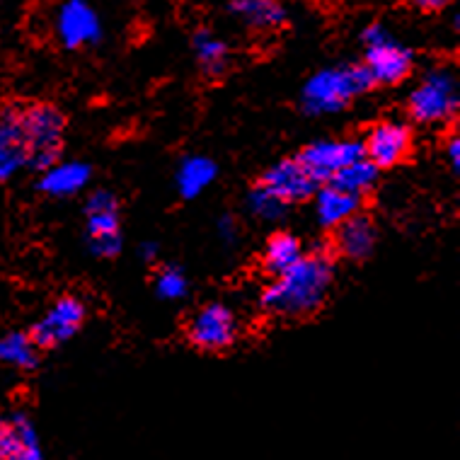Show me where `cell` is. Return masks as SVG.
Returning a JSON list of instances; mask_svg holds the SVG:
<instances>
[{
  "label": "cell",
  "mask_w": 460,
  "mask_h": 460,
  "mask_svg": "<svg viewBox=\"0 0 460 460\" xmlns=\"http://www.w3.org/2000/svg\"><path fill=\"white\" fill-rule=\"evenodd\" d=\"M364 158V146L358 141H315L298 155L301 165L320 182H330L334 172Z\"/></svg>",
  "instance_id": "8fae6325"
},
{
  "label": "cell",
  "mask_w": 460,
  "mask_h": 460,
  "mask_svg": "<svg viewBox=\"0 0 460 460\" xmlns=\"http://www.w3.org/2000/svg\"><path fill=\"white\" fill-rule=\"evenodd\" d=\"M332 260L323 250L281 271L262 294V308L277 318L298 320L318 313L332 286Z\"/></svg>",
  "instance_id": "6da1fadb"
},
{
  "label": "cell",
  "mask_w": 460,
  "mask_h": 460,
  "mask_svg": "<svg viewBox=\"0 0 460 460\" xmlns=\"http://www.w3.org/2000/svg\"><path fill=\"white\" fill-rule=\"evenodd\" d=\"M448 160H451L453 170L458 172V167H460V138L458 136H453L451 141H448Z\"/></svg>",
  "instance_id": "4316f807"
},
{
  "label": "cell",
  "mask_w": 460,
  "mask_h": 460,
  "mask_svg": "<svg viewBox=\"0 0 460 460\" xmlns=\"http://www.w3.org/2000/svg\"><path fill=\"white\" fill-rule=\"evenodd\" d=\"M218 167L207 155H190L184 158L177 167V191L182 194V199H197L201 197V191H207L214 184Z\"/></svg>",
  "instance_id": "e0dca14e"
},
{
  "label": "cell",
  "mask_w": 460,
  "mask_h": 460,
  "mask_svg": "<svg viewBox=\"0 0 460 460\" xmlns=\"http://www.w3.org/2000/svg\"><path fill=\"white\" fill-rule=\"evenodd\" d=\"M141 257L146 260V262H153V260L158 257V245H155V243H143Z\"/></svg>",
  "instance_id": "f1b7e54d"
},
{
  "label": "cell",
  "mask_w": 460,
  "mask_h": 460,
  "mask_svg": "<svg viewBox=\"0 0 460 460\" xmlns=\"http://www.w3.org/2000/svg\"><path fill=\"white\" fill-rule=\"evenodd\" d=\"M190 291V281L180 267H165L155 279V294L163 301H180Z\"/></svg>",
  "instance_id": "d4e9b609"
},
{
  "label": "cell",
  "mask_w": 460,
  "mask_h": 460,
  "mask_svg": "<svg viewBox=\"0 0 460 460\" xmlns=\"http://www.w3.org/2000/svg\"><path fill=\"white\" fill-rule=\"evenodd\" d=\"M373 88V80L364 66H337L310 75L303 85L301 104L313 117L344 110L354 97Z\"/></svg>",
  "instance_id": "7a4b0ae2"
},
{
  "label": "cell",
  "mask_w": 460,
  "mask_h": 460,
  "mask_svg": "<svg viewBox=\"0 0 460 460\" xmlns=\"http://www.w3.org/2000/svg\"><path fill=\"white\" fill-rule=\"evenodd\" d=\"M37 344L24 332H8L0 337V364L13 366L20 371H32L40 364Z\"/></svg>",
  "instance_id": "d6986e66"
},
{
  "label": "cell",
  "mask_w": 460,
  "mask_h": 460,
  "mask_svg": "<svg viewBox=\"0 0 460 460\" xmlns=\"http://www.w3.org/2000/svg\"><path fill=\"white\" fill-rule=\"evenodd\" d=\"M376 240H378V233H376L371 218L357 214L347 218L341 226H337L334 247L347 260H366L373 252Z\"/></svg>",
  "instance_id": "5bb4252c"
},
{
  "label": "cell",
  "mask_w": 460,
  "mask_h": 460,
  "mask_svg": "<svg viewBox=\"0 0 460 460\" xmlns=\"http://www.w3.org/2000/svg\"><path fill=\"white\" fill-rule=\"evenodd\" d=\"M85 320V305L73 296L56 301L32 327V341L41 349H54L71 337H75Z\"/></svg>",
  "instance_id": "52a82bcc"
},
{
  "label": "cell",
  "mask_w": 460,
  "mask_h": 460,
  "mask_svg": "<svg viewBox=\"0 0 460 460\" xmlns=\"http://www.w3.org/2000/svg\"><path fill=\"white\" fill-rule=\"evenodd\" d=\"M22 127L30 146V167L44 172L58 163L64 143L66 117L54 104H34L22 110Z\"/></svg>",
  "instance_id": "3957f363"
},
{
  "label": "cell",
  "mask_w": 460,
  "mask_h": 460,
  "mask_svg": "<svg viewBox=\"0 0 460 460\" xmlns=\"http://www.w3.org/2000/svg\"><path fill=\"white\" fill-rule=\"evenodd\" d=\"M262 187H267L284 204H294V201H305L313 197L318 191V180L310 175L298 158L281 160L264 172Z\"/></svg>",
  "instance_id": "4fadbf2b"
},
{
  "label": "cell",
  "mask_w": 460,
  "mask_h": 460,
  "mask_svg": "<svg viewBox=\"0 0 460 460\" xmlns=\"http://www.w3.org/2000/svg\"><path fill=\"white\" fill-rule=\"evenodd\" d=\"M10 421H13V427H15L17 437H20V446H17L10 456H5V458L0 460H44L40 434H37L32 420L24 412H15L10 417Z\"/></svg>",
  "instance_id": "603a6c76"
},
{
  "label": "cell",
  "mask_w": 460,
  "mask_h": 460,
  "mask_svg": "<svg viewBox=\"0 0 460 460\" xmlns=\"http://www.w3.org/2000/svg\"><path fill=\"white\" fill-rule=\"evenodd\" d=\"M90 182V165L85 163H56L47 167L40 177V190L49 197L66 199L78 194Z\"/></svg>",
  "instance_id": "9a60e30c"
},
{
  "label": "cell",
  "mask_w": 460,
  "mask_h": 460,
  "mask_svg": "<svg viewBox=\"0 0 460 460\" xmlns=\"http://www.w3.org/2000/svg\"><path fill=\"white\" fill-rule=\"evenodd\" d=\"M218 230H221V238L226 243H235V238H238V226H235L233 216H223L221 223H218Z\"/></svg>",
  "instance_id": "484cf974"
},
{
  "label": "cell",
  "mask_w": 460,
  "mask_h": 460,
  "mask_svg": "<svg viewBox=\"0 0 460 460\" xmlns=\"http://www.w3.org/2000/svg\"><path fill=\"white\" fill-rule=\"evenodd\" d=\"M194 54H197V61L201 66V71L216 78L226 71V64H228V47L226 41H221L218 37H214L207 30L194 34Z\"/></svg>",
  "instance_id": "7402d4cb"
},
{
  "label": "cell",
  "mask_w": 460,
  "mask_h": 460,
  "mask_svg": "<svg viewBox=\"0 0 460 460\" xmlns=\"http://www.w3.org/2000/svg\"><path fill=\"white\" fill-rule=\"evenodd\" d=\"M315 194H318L315 214H318L320 226H325V228H337L347 218L357 216L358 208H361V199L337 190V187H330V184L315 191Z\"/></svg>",
  "instance_id": "2e32d148"
},
{
  "label": "cell",
  "mask_w": 460,
  "mask_h": 460,
  "mask_svg": "<svg viewBox=\"0 0 460 460\" xmlns=\"http://www.w3.org/2000/svg\"><path fill=\"white\" fill-rule=\"evenodd\" d=\"M88 240L97 257H114L121 250L119 201L111 191H95L88 199Z\"/></svg>",
  "instance_id": "8992f818"
},
{
  "label": "cell",
  "mask_w": 460,
  "mask_h": 460,
  "mask_svg": "<svg viewBox=\"0 0 460 460\" xmlns=\"http://www.w3.org/2000/svg\"><path fill=\"white\" fill-rule=\"evenodd\" d=\"M364 146V158L378 167H395L410 155L412 131L400 121H381L368 131Z\"/></svg>",
  "instance_id": "30bf717a"
},
{
  "label": "cell",
  "mask_w": 460,
  "mask_h": 460,
  "mask_svg": "<svg viewBox=\"0 0 460 460\" xmlns=\"http://www.w3.org/2000/svg\"><path fill=\"white\" fill-rule=\"evenodd\" d=\"M247 208L250 214L257 216L260 221H279L286 216V204L279 197H274L267 187L257 184L250 194H247Z\"/></svg>",
  "instance_id": "cb8c5ba5"
},
{
  "label": "cell",
  "mask_w": 460,
  "mask_h": 460,
  "mask_svg": "<svg viewBox=\"0 0 460 460\" xmlns=\"http://www.w3.org/2000/svg\"><path fill=\"white\" fill-rule=\"evenodd\" d=\"M458 78L448 68L429 71L410 95V114L420 124H441L453 119L458 114Z\"/></svg>",
  "instance_id": "5b68a950"
},
{
  "label": "cell",
  "mask_w": 460,
  "mask_h": 460,
  "mask_svg": "<svg viewBox=\"0 0 460 460\" xmlns=\"http://www.w3.org/2000/svg\"><path fill=\"white\" fill-rule=\"evenodd\" d=\"M56 34L66 49H80L102 40V24L88 0H66L56 13Z\"/></svg>",
  "instance_id": "9c48e42d"
},
{
  "label": "cell",
  "mask_w": 460,
  "mask_h": 460,
  "mask_svg": "<svg viewBox=\"0 0 460 460\" xmlns=\"http://www.w3.org/2000/svg\"><path fill=\"white\" fill-rule=\"evenodd\" d=\"M187 334H190V341L197 349L221 351L228 349L238 337V323H235V315L230 313L228 305L208 303L190 320Z\"/></svg>",
  "instance_id": "ba28073f"
},
{
  "label": "cell",
  "mask_w": 460,
  "mask_h": 460,
  "mask_svg": "<svg viewBox=\"0 0 460 460\" xmlns=\"http://www.w3.org/2000/svg\"><path fill=\"white\" fill-rule=\"evenodd\" d=\"M378 182V167L373 165L371 160H357L351 165L341 167L340 172H334L330 177V187H337V190L347 191V194H354V197H364L366 191H371Z\"/></svg>",
  "instance_id": "ffe728a7"
},
{
  "label": "cell",
  "mask_w": 460,
  "mask_h": 460,
  "mask_svg": "<svg viewBox=\"0 0 460 460\" xmlns=\"http://www.w3.org/2000/svg\"><path fill=\"white\" fill-rule=\"evenodd\" d=\"M301 257V240L296 238V235H291V233H277V235L267 243V250H264V267H267L274 277H279L281 271H286L288 267H294Z\"/></svg>",
  "instance_id": "44dd1931"
},
{
  "label": "cell",
  "mask_w": 460,
  "mask_h": 460,
  "mask_svg": "<svg viewBox=\"0 0 460 460\" xmlns=\"http://www.w3.org/2000/svg\"><path fill=\"white\" fill-rule=\"evenodd\" d=\"M366 71L373 85H397L412 71V51L402 47L383 24H368L364 30Z\"/></svg>",
  "instance_id": "277c9868"
},
{
  "label": "cell",
  "mask_w": 460,
  "mask_h": 460,
  "mask_svg": "<svg viewBox=\"0 0 460 460\" xmlns=\"http://www.w3.org/2000/svg\"><path fill=\"white\" fill-rule=\"evenodd\" d=\"M421 10H441L446 5H451L453 0H414Z\"/></svg>",
  "instance_id": "83f0119b"
},
{
  "label": "cell",
  "mask_w": 460,
  "mask_h": 460,
  "mask_svg": "<svg viewBox=\"0 0 460 460\" xmlns=\"http://www.w3.org/2000/svg\"><path fill=\"white\" fill-rule=\"evenodd\" d=\"M30 165V146L22 127V110L0 111V182H8Z\"/></svg>",
  "instance_id": "7c38bea8"
},
{
  "label": "cell",
  "mask_w": 460,
  "mask_h": 460,
  "mask_svg": "<svg viewBox=\"0 0 460 460\" xmlns=\"http://www.w3.org/2000/svg\"><path fill=\"white\" fill-rule=\"evenodd\" d=\"M230 10L252 30H277L286 22V8L277 0H235Z\"/></svg>",
  "instance_id": "ac0fdd59"
}]
</instances>
